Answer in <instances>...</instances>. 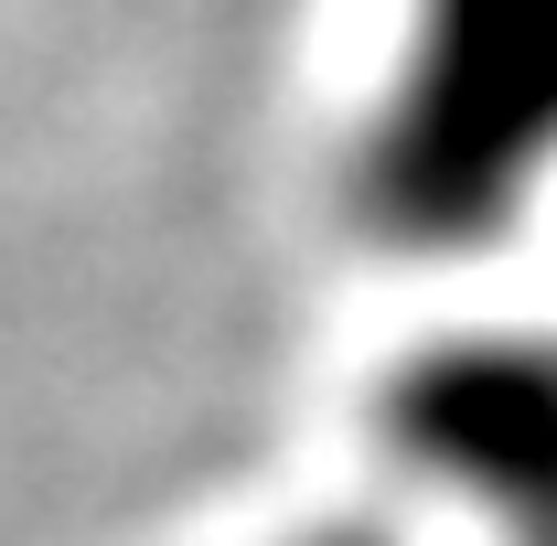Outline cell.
<instances>
[{
	"label": "cell",
	"instance_id": "6da1fadb",
	"mask_svg": "<svg viewBox=\"0 0 557 546\" xmlns=\"http://www.w3.org/2000/svg\"><path fill=\"white\" fill-rule=\"evenodd\" d=\"M557 183V0H408L354 194L397 247L515 236Z\"/></svg>",
	"mask_w": 557,
	"mask_h": 546
},
{
	"label": "cell",
	"instance_id": "7a4b0ae2",
	"mask_svg": "<svg viewBox=\"0 0 557 546\" xmlns=\"http://www.w3.org/2000/svg\"><path fill=\"white\" fill-rule=\"evenodd\" d=\"M375 450L408 504L461 514L472 546H557V333H429L375 386Z\"/></svg>",
	"mask_w": 557,
	"mask_h": 546
},
{
	"label": "cell",
	"instance_id": "3957f363",
	"mask_svg": "<svg viewBox=\"0 0 557 546\" xmlns=\"http://www.w3.org/2000/svg\"><path fill=\"white\" fill-rule=\"evenodd\" d=\"M278 546H418V536H408V514H311Z\"/></svg>",
	"mask_w": 557,
	"mask_h": 546
}]
</instances>
